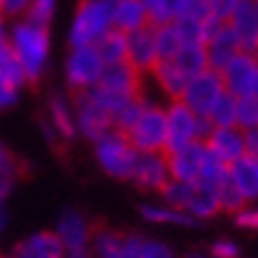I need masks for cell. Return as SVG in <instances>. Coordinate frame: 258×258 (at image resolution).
<instances>
[{
	"mask_svg": "<svg viewBox=\"0 0 258 258\" xmlns=\"http://www.w3.org/2000/svg\"><path fill=\"white\" fill-rule=\"evenodd\" d=\"M8 45L24 72L27 82H37L50 58V29L29 19H16L8 27Z\"/></svg>",
	"mask_w": 258,
	"mask_h": 258,
	"instance_id": "6da1fadb",
	"label": "cell"
},
{
	"mask_svg": "<svg viewBox=\"0 0 258 258\" xmlns=\"http://www.w3.org/2000/svg\"><path fill=\"white\" fill-rule=\"evenodd\" d=\"M111 29V0H82L74 11L72 27H69V45L72 48H90Z\"/></svg>",
	"mask_w": 258,
	"mask_h": 258,
	"instance_id": "7a4b0ae2",
	"label": "cell"
},
{
	"mask_svg": "<svg viewBox=\"0 0 258 258\" xmlns=\"http://www.w3.org/2000/svg\"><path fill=\"white\" fill-rule=\"evenodd\" d=\"M124 135L137 153H166V108L148 100L140 119Z\"/></svg>",
	"mask_w": 258,
	"mask_h": 258,
	"instance_id": "3957f363",
	"label": "cell"
},
{
	"mask_svg": "<svg viewBox=\"0 0 258 258\" xmlns=\"http://www.w3.org/2000/svg\"><path fill=\"white\" fill-rule=\"evenodd\" d=\"M208 129V121L195 116L182 100H171L166 105V153L192 143H203Z\"/></svg>",
	"mask_w": 258,
	"mask_h": 258,
	"instance_id": "277c9868",
	"label": "cell"
},
{
	"mask_svg": "<svg viewBox=\"0 0 258 258\" xmlns=\"http://www.w3.org/2000/svg\"><path fill=\"white\" fill-rule=\"evenodd\" d=\"M95 158L100 163V169L116 179H129L137 161V150L132 148L129 137L119 129H111L108 135H103L95 143Z\"/></svg>",
	"mask_w": 258,
	"mask_h": 258,
	"instance_id": "5b68a950",
	"label": "cell"
},
{
	"mask_svg": "<svg viewBox=\"0 0 258 258\" xmlns=\"http://www.w3.org/2000/svg\"><path fill=\"white\" fill-rule=\"evenodd\" d=\"M63 72H66L69 87L79 95V92H87L92 87H98V82L105 72V63L100 61L95 45H90V48H72L66 55Z\"/></svg>",
	"mask_w": 258,
	"mask_h": 258,
	"instance_id": "8992f818",
	"label": "cell"
},
{
	"mask_svg": "<svg viewBox=\"0 0 258 258\" xmlns=\"http://www.w3.org/2000/svg\"><path fill=\"white\" fill-rule=\"evenodd\" d=\"M224 82H221V74L214 72V69H206V72H201L198 77H192L190 82H187V87L182 92V103L190 108L195 116H201V119H206L208 111L216 105V100L224 95Z\"/></svg>",
	"mask_w": 258,
	"mask_h": 258,
	"instance_id": "52a82bcc",
	"label": "cell"
},
{
	"mask_svg": "<svg viewBox=\"0 0 258 258\" xmlns=\"http://www.w3.org/2000/svg\"><path fill=\"white\" fill-rule=\"evenodd\" d=\"M74 116H77V132L85 135L87 140H92V143H98L103 135H108L113 129V116L90 92H79L77 95Z\"/></svg>",
	"mask_w": 258,
	"mask_h": 258,
	"instance_id": "ba28073f",
	"label": "cell"
},
{
	"mask_svg": "<svg viewBox=\"0 0 258 258\" xmlns=\"http://www.w3.org/2000/svg\"><path fill=\"white\" fill-rule=\"evenodd\" d=\"M255 72H258V58L255 55H248V53H237L219 74H221L224 90L229 92V95L248 98V95H253Z\"/></svg>",
	"mask_w": 258,
	"mask_h": 258,
	"instance_id": "9c48e42d",
	"label": "cell"
},
{
	"mask_svg": "<svg viewBox=\"0 0 258 258\" xmlns=\"http://www.w3.org/2000/svg\"><path fill=\"white\" fill-rule=\"evenodd\" d=\"M232 34L237 37V45L242 53L258 58V8L255 0H240L237 8L227 19Z\"/></svg>",
	"mask_w": 258,
	"mask_h": 258,
	"instance_id": "30bf717a",
	"label": "cell"
},
{
	"mask_svg": "<svg viewBox=\"0 0 258 258\" xmlns=\"http://www.w3.org/2000/svg\"><path fill=\"white\" fill-rule=\"evenodd\" d=\"M206 150L214 158H219L224 166H232L234 161H240L245 156V132L240 126H219L208 129V135L203 137Z\"/></svg>",
	"mask_w": 258,
	"mask_h": 258,
	"instance_id": "8fae6325",
	"label": "cell"
},
{
	"mask_svg": "<svg viewBox=\"0 0 258 258\" xmlns=\"http://www.w3.org/2000/svg\"><path fill=\"white\" fill-rule=\"evenodd\" d=\"M129 179L148 192H161L171 182L166 153H137V161H135V169H132V177Z\"/></svg>",
	"mask_w": 258,
	"mask_h": 258,
	"instance_id": "7c38bea8",
	"label": "cell"
},
{
	"mask_svg": "<svg viewBox=\"0 0 258 258\" xmlns=\"http://www.w3.org/2000/svg\"><path fill=\"white\" fill-rule=\"evenodd\" d=\"M126 63L135 66L143 77L156 69L158 48H156V29L150 24L126 34Z\"/></svg>",
	"mask_w": 258,
	"mask_h": 258,
	"instance_id": "4fadbf2b",
	"label": "cell"
},
{
	"mask_svg": "<svg viewBox=\"0 0 258 258\" xmlns=\"http://www.w3.org/2000/svg\"><path fill=\"white\" fill-rule=\"evenodd\" d=\"M166 161H169L171 179L195 184L198 177H201V171H203L206 145L203 143H192V145H184L179 150H171V153H166Z\"/></svg>",
	"mask_w": 258,
	"mask_h": 258,
	"instance_id": "5bb4252c",
	"label": "cell"
},
{
	"mask_svg": "<svg viewBox=\"0 0 258 258\" xmlns=\"http://www.w3.org/2000/svg\"><path fill=\"white\" fill-rule=\"evenodd\" d=\"M55 237L61 240L66 253L74 250H90V240H92V227L87 224V219L77 214V211H66L55 227Z\"/></svg>",
	"mask_w": 258,
	"mask_h": 258,
	"instance_id": "9a60e30c",
	"label": "cell"
},
{
	"mask_svg": "<svg viewBox=\"0 0 258 258\" xmlns=\"http://www.w3.org/2000/svg\"><path fill=\"white\" fill-rule=\"evenodd\" d=\"M237 53H242V50H240V45H237V37L232 34L229 24L224 21V24H221V27L206 40L208 69H214V72H221V69H224Z\"/></svg>",
	"mask_w": 258,
	"mask_h": 258,
	"instance_id": "2e32d148",
	"label": "cell"
},
{
	"mask_svg": "<svg viewBox=\"0 0 258 258\" xmlns=\"http://www.w3.org/2000/svg\"><path fill=\"white\" fill-rule=\"evenodd\" d=\"M8 258H66V250L61 240L55 237V232H37L32 237L21 240Z\"/></svg>",
	"mask_w": 258,
	"mask_h": 258,
	"instance_id": "e0dca14e",
	"label": "cell"
},
{
	"mask_svg": "<svg viewBox=\"0 0 258 258\" xmlns=\"http://www.w3.org/2000/svg\"><path fill=\"white\" fill-rule=\"evenodd\" d=\"M227 177L234 184V190L245 198V203L258 201V158L242 156L227 169Z\"/></svg>",
	"mask_w": 258,
	"mask_h": 258,
	"instance_id": "ac0fdd59",
	"label": "cell"
},
{
	"mask_svg": "<svg viewBox=\"0 0 258 258\" xmlns=\"http://www.w3.org/2000/svg\"><path fill=\"white\" fill-rule=\"evenodd\" d=\"M111 21H113V29L121 34L148 27V14L143 0H111Z\"/></svg>",
	"mask_w": 258,
	"mask_h": 258,
	"instance_id": "d6986e66",
	"label": "cell"
},
{
	"mask_svg": "<svg viewBox=\"0 0 258 258\" xmlns=\"http://www.w3.org/2000/svg\"><path fill=\"white\" fill-rule=\"evenodd\" d=\"M48 121L50 126L45 132H50V137H61V140H72L77 135V116L74 108L63 95H53L48 103Z\"/></svg>",
	"mask_w": 258,
	"mask_h": 258,
	"instance_id": "ffe728a7",
	"label": "cell"
},
{
	"mask_svg": "<svg viewBox=\"0 0 258 258\" xmlns=\"http://www.w3.org/2000/svg\"><path fill=\"white\" fill-rule=\"evenodd\" d=\"M150 77H153V82L158 85V90L171 100H179L184 87H187V82H190V77H187L184 72H179L171 61H158L156 69L150 72Z\"/></svg>",
	"mask_w": 258,
	"mask_h": 258,
	"instance_id": "44dd1931",
	"label": "cell"
},
{
	"mask_svg": "<svg viewBox=\"0 0 258 258\" xmlns=\"http://www.w3.org/2000/svg\"><path fill=\"white\" fill-rule=\"evenodd\" d=\"M124 258H174V250L158 240H148V237H140V234H126Z\"/></svg>",
	"mask_w": 258,
	"mask_h": 258,
	"instance_id": "7402d4cb",
	"label": "cell"
},
{
	"mask_svg": "<svg viewBox=\"0 0 258 258\" xmlns=\"http://www.w3.org/2000/svg\"><path fill=\"white\" fill-rule=\"evenodd\" d=\"M124 237L113 229H92V258H124Z\"/></svg>",
	"mask_w": 258,
	"mask_h": 258,
	"instance_id": "603a6c76",
	"label": "cell"
},
{
	"mask_svg": "<svg viewBox=\"0 0 258 258\" xmlns=\"http://www.w3.org/2000/svg\"><path fill=\"white\" fill-rule=\"evenodd\" d=\"M171 63L184 72L187 77H198L201 72L208 69V55H206V45H182V50L171 58Z\"/></svg>",
	"mask_w": 258,
	"mask_h": 258,
	"instance_id": "cb8c5ba5",
	"label": "cell"
},
{
	"mask_svg": "<svg viewBox=\"0 0 258 258\" xmlns=\"http://www.w3.org/2000/svg\"><path fill=\"white\" fill-rule=\"evenodd\" d=\"M95 50H98L100 61H103L105 66L124 63V61H126V34L111 29L108 34H103V37L95 42Z\"/></svg>",
	"mask_w": 258,
	"mask_h": 258,
	"instance_id": "d4e9b609",
	"label": "cell"
},
{
	"mask_svg": "<svg viewBox=\"0 0 258 258\" xmlns=\"http://www.w3.org/2000/svg\"><path fill=\"white\" fill-rule=\"evenodd\" d=\"M143 6L150 27L174 24L182 16V0H143Z\"/></svg>",
	"mask_w": 258,
	"mask_h": 258,
	"instance_id": "484cf974",
	"label": "cell"
},
{
	"mask_svg": "<svg viewBox=\"0 0 258 258\" xmlns=\"http://www.w3.org/2000/svg\"><path fill=\"white\" fill-rule=\"evenodd\" d=\"M140 214H143L148 221H156V224H174V227H195L198 224L192 216H187V214H182V211L171 208V206H158V203L143 206Z\"/></svg>",
	"mask_w": 258,
	"mask_h": 258,
	"instance_id": "4316f807",
	"label": "cell"
},
{
	"mask_svg": "<svg viewBox=\"0 0 258 258\" xmlns=\"http://www.w3.org/2000/svg\"><path fill=\"white\" fill-rule=\"evenodd\" d=\"M206 121L211 129H219V126H237V98L229 95V92H224L216 105L208 111Z\"/></svg>",
	"mask_w": 258,
	"mask_h": 258,
	"instance_id": "83f0119b",
	"label": "cell"
},
{
	"mask_svg": "<svg viewBox=\"0 0 258 258\" xmlns=\"http://www.w3.org/2000/svg\"><path fill=\"white\" fill-rule=\"evenodd\" d=\"M156 29V48H158V61H171L182 50V37L174 24L153 27Z\"/></svg>",
	"mask_w": 258,
	"mask_h": 258,
	"instance_id": "f1b7e54d",
	"label": "cell"
},
{
	"mask_svg": "<svg viewBox=\"0 0 258 258\" xmlns=\"http://www.w3.org/2000/svg\"><path fill=\"white\" fill-rule=\"evenodd\" d=\"M237 126L242 132H253L258 129V98H237Z\"/></svg>",
	"mask_w": 258,
	"mask_h": 258,
	"instance_id": "f546056e",
	"label": "cell"
},
{
	"mask_svg": "<svg viewBox=\"0 0 258 258\" xmlns=\"http://www.w3.org/2000/svg\"><path fill=\"white\" fill-rule=\"evenodd\" d=\"M53 16H55V0H32L24 19L34 21V24H42V27H50Z\"/></svg>",
	"mask_w": 258,
	"mask_h": 258,
	"instance_id": "4dcf8cb0",
	"label": "cell"
},
{
	"mask_svg": "<svg viewBox=\"0 0 258 258\" xmlns=\"http://www.w3.org/2000/svg\"><path fill=\"white\" fill-rule=\"evenodd\" d=\"M32 0H0V16L3 19H24Z\"/></svg>",
	"mask_w": 258,
	"mask_h": 258,
	"instance_id": "1f68e13d",
	"label": "cell"
},
{
	"mask_svg": "<svg viewBox=\"0 0 258 258\" xmlns=\"http://www.w3.org/2000/svg\"><path fill=\"white\" fill-rule=\"evenodd\" d=\"M211 258H240V245L234 240H216L211 245Z\"/></svg>",
	"mask_w": 258,
	"mask_h": 258,
	"instance_id": "d6a6232c",
	"label": "cell"
},
{
	"mask_svg": "<svg viewBox=\"0 0 258 258\" xmlns=\"http://www.w3.org/2000/svg\"><path fill=\"white\" fill-rule=\"evenodd\" d=\"M240 0H208V11H211V16L219 19V21H227L232 16V11L237 8Z\"/></svg>",
	"mask_w": 258,
	"mask_h": 258,
	"instance_id": "836d02e7",
	"label": "cell"
},
{
	"mask_svg": "<svg viewBox=\"0 0 258 258\" xmlns=\"http://www.w3.org/2000/svg\"><path fill=\"white\" fill-rule=\"evenodd\" d=\"M234 221L242 229H258V206H245L242 211L234 214Z\"/></svg>",
	"mask_w": 258,
	"mask_h": 258,
	"instance_id": "e575fe53",
	"label": "cell"
},
{
	"mask_svg": "<svg viewBox=\"0 0 258 258\" xmlns=\"http://www.w3.org/2000/svg\"><path fill=\"white\" fill-rule=\"evenodd\" d=\"M16 100H19V87H14V85H8V82L0 79V111L11 108Z\"/></svg>",
	"mask_w": 258,
	"mask_h": 258,
	"instance_id": "d590c367",
	"label": "cell"
},
{
	"mask_svg": "<svg viewBox=\"0 0 258 258\" xmlns=\"http://www.w3.org/2000/svg\"><path fill=\"white\" fill-rule=\"evenodd\" d=\"M8 48V21L0 16V50Z\"/></svg>",
	"mask_w": 258,
	"mask_h": 258,
	"instance_id": "8d00e7d4",
	"label": "cell"
},
{
	"mask_svg": "<svg viewBox=\"0 0 258 258\" xmlns=\"http://www.w3.org/2000/svg\"><path fill=\"white\" fill-rule=\"evenodd\" d=\"M6 198L8 195L0 192V229H3V224H6Z\"/></svg>",
	"mask_w": 258,
	"mask_h": 258,
	"instance_id": "74e56055",
	"label": "cell"
},
{
	"mask_svg": "<svg viewBox=\"0 0 258 258\" xmlns=\"http://www.w3.org/2000/svg\"><path fill=\"white\" fill-rule=\"evenodd\" d=\"M66 258H92L90 250H74V253H66Z\"/></svg>",
	"mask_w": 258,
	"mask_h": 258,
	"instance_id": "f35d334b",
	"label": "cell"
},
{
	"mask_svg": "<svg viewBox=\"0 0 258 258\" xmlns=\"http://www.w3.org/2000/svg\"><path fill=\"white\" fill-rule=\"evenodd\" d=\"M253 95L258 98V72H255V85H253Z\"/></svg>",
	"mask_w": 258,
	"mask_h": 258,
	"instance_id": "ab89813d",
	"label": "cell"
},
{
	"mask_svg": "<svg viewBox=\"0 0 258 258\" xmlns=\"http://www.w3.org/2000/svg\"><path fill=\"white\" fill-rule=\"evenodd\" d=\"M187 258H211V255H203V253H192V255H187Z\"/></svg>",
	"mask_w": 258,
	"mask_h": 258,
	"instance_id": "60d3db41",
	"label": "cell"
},
{
	"mask_svg": "<svg viewBox=\"0 0 258 258\" xmlns=\"http://www.w3.org/2000/svg\"><path fill=\"white\" fill-rule=\"evenodd\" d=\"M255 8H258V0H255Z\"/></svg>",
	"mask_w": 258,
	"mask_h": 258,
	"instance_id": "b9f144b4",
	"label": "cell"
}]
</instances>
